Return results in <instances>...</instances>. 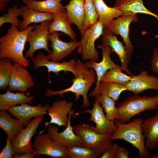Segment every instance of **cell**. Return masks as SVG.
Segmentation results:
<instances>
[{
    "label": "cell",
    "mask_w": 158,
    "mask_h": 158,
    "mask_svg": "<svg viewBox=\"0 0 158 158\" xmlns=\"http://www.w3.org/2000/svg\"><path fill=\"white\" fill-rule=\"evenodd\" d=\"M102 35V43L110 47L112 52H114L118 56L121 62L122 70L128 74L133 76L128 68L132 59V53L128 50L122 42L118 40L115 35L107 28H104Z\"/></svg>",
    "instance_id": "obj_11"
},
{
    "label": "cell",
    "mask_w": 158,
    "mask_h": 158,
    "mask_svg": "<svg viewBox=\"0 0 158 158\" xmlns=\"http://www.w3.org/2000/svg\"><path fill=\"white\" fill-rule=\"evenodd\" d=\"M73 106L72 102H68L66 100L54 101L47 110V114L51 118L50 121L45 123V127L39 134H42L45 128L51 123L57 125L59 127H66L69 120L68 114L73 111L72 110Z\"/></svg>",
    "instance_id": "obj_16"
},
{
    "label": "cell",
    "mask_w": 158,
    "mask_h": 158,
    "mask_svg": "<svg viewBox=\"0 0 158 158\" xmlns=\"http://www.w3.org/2000/svg\"><path fill=\"white\" fill-rule=\"evenodd\" d=\"M142 133L145 138L147 149H154L158 146V113L145 119L142 125Z\"/></svg>",
    "instance_id": "obj_22"
},
{
    "label": "cell",
    "mask_w": 158,
    "mask_h": 158,
    "mask_svg": "<svg viewBox=\"0 0 158 158\" xmlns=\"http://www.w3.org/2000/svg\"><path fill=\"white\" fill-rule=\"evenodd\" d=\"M73 127L74 133L83 140L84 146L93 150L99 157L112 144L111 135L99 133L94 126L82 123L75 125Z\"/></svg>",
    "instance_id": "obj_5"
},
{
    "label": "cell",
    "mask_w": 158,
    "mask_h": 158,
    "mask_svg": "<svg viewBox=\"0 0 158 158\" xmlns=\"http://www.w3.org/2000/svg\"><path fill=\"white\" fill-rule=\"evenodd\" d=\"M85 2V0H70L65 6L68 21L71 24H74L77 26L81 37L85 32L83 28Z\"/></svg>",
    "instance_id": "obj_21"
},
{
    "label": "cell",
    "mask_w": 158,
    "mask_h": 158,
    "mask_svg": "<svg viewBox=\"0 0 158 158\" xmlns=\"http://www.w3.org/2000/svg\"><path fill=\"white\" fill-rule=\"evenodd\" d=\"M121 67L116 68L107 71L104 75L101 81L113 82L126 85L131 79L129 76L122 72Z\"/></svg>",
    "instance_id": "obj_32"
},
{
    "label": "cell",
    "mask_w": 158,
    "mask_h": 158,
    "mask_svg": "<svg viewBox=\"0 0 158 158\" xmlns=\"http://www.w3.org/2000/svg\"><path fill=\"white\" fill-rule=\"evenodd\" d=\"M97 47L102 49V58L99 62L96 61L90 60L88 62L84 63L85 65L89 68H92L95 70L97 75L96 85L93 90L88 95V96L94 97L95 99L97 97L98 87L99 83L102 76L108 70L116 68L121 67L111 60L110 55L112 51L109 46L102 43L99 44Z\"/></svg>",
    "instance_id": "obj_10"
},
{
    "label": "cell",
    "mask_w": 158,
    "mask_h": 158,
    "mask_svg": "<svg viewBox=\"0 0 158 158\" xmlns=\"http://www.w3.org/2000/svg\"><path fill=\"white\" fill-rule=\"evenodd\" d=\"M75 67L77 75L72 79L73 83L70 87L58 91L46 89L45 96L49 97L54 95H59L61 98H63L64 94L71 92L75 95V101L79 99L80 96H83L82 108L89 106L90 104L88 99L87 93L90 87L96 82V73L94 69L89 68L79 60L76 61Z\"/></svg>",
    "instance_id": "obj_2"
},
{
    "label": "cell",
    "mask_w": 158,
    "mask_h": 158,
    "mask_svg": "<svg viewBox=\"0 0 158 158\" xmlns=\"http://www.w3.org/2000/svg\"><path fill=\"white\" fill-rule=\"evenodd\" d=\"M143 121L137 118L126 124L115 119L114 123L117 128L111 134V138L112 140L121 139L131 144L138 150V157L148 158L150 152L145 147V138L142 131Z\"/></svg>",
    "instance_id": "obj_3"
},
{
    "label": "cell",
    "mask_w": 158,
    "mask_h": 158,
    "mask_svg": "<svg viewBox=\"0 0 158 158\" xmlns=\"http://www.w3.org/2000/svg\"><path fill=\"white\" fill-rule=\"evenodd\" d=\"M0 127L6 133L11 141L24 127L19 120L13 119L6 110H0Z\"/></svg>",
    "instance_id": "obj_27"
},
{
    "label": "cell",
    "mask_w": 158,
    "mask_h": 158,
    "mask_svg": "<svg viewBox=\"0 0 158 158\" xmlns=\"http://www.w3.org/2000/svg\"><path fill=\"white\" fill-rule=\"evenodd\" d=\"M35 156V152L27 153L23 154H14L13 155L14 158H33Z\"/></svg>",
    "instance_id": "obj_41"
},
{
    "label": "cell",
    "mask_w": 158,
    "mask_h": 158,
    "mask_svg": "<svg viewBox=\"0 0 158 158\" xmlns=\"http://www.w3.org/2000/svg\"><path fill=\"white\" fill-rule=\"evenodd\" d=\"M68 158H95L97 153L91 148L81 146L68 147Z\"/></svg>",
    "instance_id": "obj_35"
},
{
    "label": "cell",
    "mask_w": 158,
    "mask_h": 158,
    "mask_svg": "<svg viewBox=\"0 0 158 158\" xmlns=\"http://www.w3.org/2000/svg\"><path fill=\"white\" fill-rule=\"evenodd\" d=\"M52 21L44 20L40 22L39 25H33L34 30L31 31L27 37V42H28L29 47L25 54L26 59L29 57L33 59L34 52L38 49H44L49 53L51 52L48 47V41L49 27Z\"/></svg>",
    "instance_id": "obj_8"
},
{
    "label": "cell",
    "mask_w": 158,
    "mask_h": 158,
    "mask_svg": "<svg viewBox=\"0 0 158 158\" xmlns=\"http://www.w3.org/2000/svg\"><path fill=\"white\" fill-rule=\"evenodd\" d=\"M20 16L23 20L20 21L19 28L20 31L24 30L31 23H39L44 20L51 21L53 20V14L41 12L28 8L23 5L20 7Z\"/></svg>",
    "instance_id": "obj_23"
},
{
    "label": "cell",
    "mask_w": 158,
    "mask_h": 158,
    "mask_svg": "<svg viewBox=\"0 0 158 158\" xmlns=\"http://www.w3.org/2000/svg\"><path fill=\"white\" fill-rule=\"evenodd\" d=\"M14 154L11 141L6 138V144L0 154V158H13Z\"/></svg>",
    "instance_id": "obj_37"
},
{
    "label": "cell",
    "mask_w": 158,
    "mask_h": 158,
    "mask_svg": "<svg viewBox=\"0 0 158 158\" xmlns=\"http://www.w3.org/2000/svg\"><path fill=\"white\" fill-rule=\"evenodd\" d=\"M138 20L136 14L123 15L114 19L104 28H107L114 35H121L128 50L132 53L134 48L130 39L129 27L131 22H136Z\"/></svg>",
    "instance_id": "obj_13"
},
{
    "label": "cell",
    "mask_w": 158,
    "mask_h": 158,
    "mask_svg": "<svg viewBox=\"0 0 158 158\" xmlns=\"http://www.w3.org/2000/svg\"><path fill=\"white\" fill-rule=\"evenodd\" d=\"M104 28L103 24L98 20L85 31L77 51V53L81 55L83 60L96 61L98 59L99 54L95 48V42L102 35Z\"/></svg>",
    "instance_id": "obj_7"
},
{
    "label": "cell",
    "mask_w": 158,
    "mask_h": 158,
    "mask_svg": "<svg viewBox=\"0 0 158 158\" xmlns=\"http://www.w3.org/2000/svg\"><path fill=\"white\" fill-rule=\"evenodd\" d=\"M71 115L74 117L76 116L74 111L69 113L67 126L63 132L59 133L58 127L50 124L49 125L47 132L54 141L63 144L68 147L72 146L84 147L83 140L80 137L74 133L73 127L71 125Z\"/></svg>",
    "instance_id": "obj_18"
},
{
    "label": "cell",
    "mask_w": 158,
    "mask_h": 158,
    "mask_svg": "<svg viewBox=\"0 0 158 158\" xmlns=\"http://www.w3.org/2000/svg\"><path fill=\"white\" fill-rule=\"evenodd\" d=\"M32 61L34 65V69L46 66L49 73L52 72L56 75H59L60 72L62 71L64 73L70 72L74 77L77 75L76 61L74 59H70L68 61H63L61 63L55 62L49 60L47 56L40 52L35 58L32 59Z\"/></svg>",
    "instance_id": "obj_19"
},
{
    "label": "cell",
    "mask_w": 158,
    "mask_h": 158,
    "mask_svg": "<svg viewBox=\"0 0 158 158\" xmlns=\"http://www.w3.org/2000/svg\"><path fill=\"white\" fill-rule=\"evenodd\" d=\"M129 153L127 149L124 147L118 146L114 158H127L128 157Z\"/></svg>",
    "instance_id": "obj_40"
},
{
    "label": "cell",
    "mask_w": 158,
    "mask_h": 158,
    "mask_svg": "<svg viewBox=\"0 0 158 158\" xmlns=\"http://www.w3.org/2000/svg\"><path fill=\"white\" fill-rule=\"evenodd\" d=\"M150 158H158V154L150 156Z\"/></svg>",
    "instance_id": "obj_43"
},
{
    "label": "cell",
    "mask_w": 158,
    "mask_h": 158,
    "mask_svg": "<svg viewBox=\"0 0 158 158\" xmlns=\"http://www.w3.org/2000/svg\"><path fill=\"white\" fill-rule=\"evenodd\" d=\"M98 16V20L102 23L104 27L111 23L115 18L124 15L120 9L107 6L103 0H92Z\"/></svg>",
    "instance_id": "obj_26"
},
{
    "label": "cell",
    "mask_w": 158,
    "mask_h": 158,
    "mask_svg": "<svg viewBox=\"0 0 158 158\" xmlns=\"http://www.w3.org/2000/svg\"><path fill=\"white\" fill-rule=\"evenodd\" d=\"M125 90H127L125 85L113 82L101 81L99 86L97 97L100 94H104L116 102L118 100L121 93Z\"/></svg>",
    "instance_id": "obj_30"
},
{
    "label": "cell",
    "mask_w": 158,
    "mask_h": 158,
    "mask_svg": "<svg viewBox=\"0 0 158 158\" xmlns=\"http://www.w3.org/2000/svg\"><path fill=\"white\" fill-rule=\"evenodd\" d=\"M114 7L120 9L124 15L144 13L154 16L158 20V14L152 12L146 8L143 0H117Z\"/></svg>",
    "instance_id": "obj_25"
},
{
    "label": "cell",
    "mask_w": 158,
    "mask_h": 158,
    "mask_svg": "<svg viewBox=\"0 0 158 158\" xmlns=\"http://www.w3.org/2000/svg\"><path fill=\"white\" fill-rule=\"evenodd\" d=\"M51 106L47 104L43 106L42 104H39L36 106H31L24 103L13 106L8 111L10 115L18 118L25 127L30 122L32 118L47 114Z\"/></svg>",
    "instance_id": "obj_17"
},
{
    "label": "cell",
    "mask_w": 158,
    "mask_h": 158,
    "mask_svg": "<svg viewBox=\"0 0 158 158\" xmlns=\"http://www.w3.org/2000/svg\"><path fill=\"white\" fill-rule=\"evenodd\" d=\"M151 62V70L154 73L158 74V49L156 47L153 48Z\"/></svg>",
    "instance_id": "obj_39"
},
{
    "label": "cell",
    "mask_w": 158,
    "mask_h": 158,
    "mask_svg": "<svg viewBox=\"0 0 158 158\" xmlns=\"http://www.w3.org/2000/svg\"><path fill=\"white\" fill-rule=\"evenodd\" d=\"M33 147L36 157L44 154L52 158H68V147L54 141L48 132L36 136Z\"/></svg>",
    "instance_id": "obj_6"
},
{
    "label": "cell",
    "mask_w": 158,
    "mask_h": 158,
    "mask_svg": "<svg viewBox=\"0 0 158 158\" xmlns=\"http://www.w3.org/2000/svg\"><path fill=\"white\" fill-rule=\"evenodd\" d=\"M84 113H89L90 117V121L94 122L95 124V130L99 133L105 135H111L117 129L114 121L109 120L104 114L102 107L95 100L92 108L87 109L84 111L75 114L76 116Z\"/></svg>",
    "instance_id": "obj_14"
},
{
    "label": "cell",
    "mask_w": 158,
    "mask_h": 158,
    "mask_svg": "<svg viewBox=\"0 0 158 158\" xmlns=\"http://www.w3.org/2000/svg\"><path fill=\"white\" fill-rule=\"evenodd\" d=\"M95 100L101 105L106 113L107 118L110 121H114L118 115V109L115 105L116 101L104 94L100 95Z\"/></svg>",
    "instance_id": "obj_31"
},
{
    "label": "cell",
    "mask_w": 158,
    "mask_h": 158,
    "mask_svg": "<svg viewBox=\"0 0 158 158\" xmlns=\"http://www.w3.org/2000/svg\"><path fill=\"white\" fill-rule=\"evenodd\" d=\"M98 21V16L92 0H85L83 28L85 31Z\"/></svg>",
    "instance_id": "obj_33"
},
{
    "label": "cell",
    "mask_w": 158,
    "mask_h": 158,
    "mask_svg": "<svg viewBox=\"0 0 158 158\" xmlns=\"http://www.w3.org/2000/svg\"><path fill=\"white\" fill-rule=\"evenodd\" d=\"M28 8L38 11L53 14L65 10L60 2L56 0H23Z\"/></svg>",
    "instance_id": "obj_29"
},
{
    "label": "cell",
    "mask_w": 158,
    "mask_h": 158,
    "mask_svg": "<svg viewBox=\"0 0 158 158\" xmlns=\"http://www.w3.org/2000/svg\"><path fill=\"white\" fill-rule=\"evenodd\" d=\"M118 145V144H112L102 153L100 158H114L116 152Z\"/></svg>",
    "instance_id": "obj_38"
},
{
    "label": "cell",
    "mask_w": 158,
    "mask_h": 158,
    "mask_svg": "<svg viewBox=\"0 0 158 158\" xmlns=\"http://www.w3.org/2000/svg\"><path fill=\"white\" fill-rule=\"evenodd\" d=\"M53 14V20L49 27V34L54 32L60 31L69 36L72 40L76 41V34L71 26V23L67 18L66 10Z\"/></svg>",
    "instance_id": "obj_24"
},
{
    "label": "cell",
    "mask_w": 158,
    "mask_h": 158,
    "mask_svg": "<svg viewBox=\"0 0 158 158\" xmlns=\"http://www.w3.org/2000/svg\"><path fill=\"white\" fill-rule=\"evenodd\" d=\"M117 108L118 115L116 119L125 123L142 112L158 109V94L149 96L135 94L121 102Z\"/></svg>",
    "instance_id": "obj_4"
},
{
    "label": "cell",
    "mask_w": 158,
    "mask_h": 158,
    "mask_svg": "<svg viewBox=\"0 0 158 158\" xmlns=\"http://www.w3.org/2000/svg\"><path fill=\"white\" fill-rule=\"evenodd\" d=\"M11 0H0V11L1 13H2L5 10L6 3Z\"/></svg>",
    "instance_id": "obj_42"
},
{
    "label": "cell",
    "mask_w": 158,
    "mask_h": 158,
    "mask_svg": "<svg viewBox=\"0 0 158 158\" xmlns=\"http://www.w3.org/2000/svg\"><path fill=\"white\" fill-rule=\"evenodd\" d=\"M56 1H59V2H60L61 1V0H56Z\"/></svg>",
    "instance_id": "obj_44"
},
{
    "label": "cell",
    "mask_w": 158,
    "mask_h": 158,
    "mask_svg": "<svg viewBox=\"0 0 158 158\" xmlns=\"http://www.w3.org/2000/svg\"><path fill=\"white\" fill-rule=\"evenodd\" d=\"M49 40H50V47L52 51L47 56L49 60L58 62L66 57L70 55L76 48L80 45V41L71 40L69 42L62 41L59 37L58 32H53L49 35Z\"/></svg>",
    "instance_id": "obj_12"
},
{
    "label": "cell",
    "mask_w": 158,
    "mask_h": 158,
    "mask_svg": "<svg viewBox=\"0 0 158 158\" xmlns=\"http://www.w3.org/2000/svg\"><path fill=\"white\" fill-rule=\"evenodd\" d=\"M44 117L41 115L34 118L11 141L14 154H23L33 153L34 150L31 139L36 132L37 128Z\"/></svg>",
    "instance_id": "obj_9"
},
{
    "label": "cell",
    "mask_w": 158,
    "mask_h": 158,
    "mask_svg": "<svg viewBox=\"0 0 158 158\" xmlns=\"http://www.w3.org/2000/svg\"><path fill=\"white\" fill-rule=\"evenodd\" d=\"M11 60L4 58L0 60V89H6L8 86L13 65Z\"/></svg>",
    "instance_id": "obj_34"
},
{
    "label": "cell",
    "mask_w": 158,
    "mask_h": 158,
    "mask_svg": "<svg viewBox=\"0 0 158 158\" xmlns=\"http://www.w3.org/2000/svg\"><path fill=\"white\" fill-rule=\"evenodd\" d=\"M34 29L31 25L20 31L19 28L11 25L6 34L0 38V59L8 58L25 67H29V60L24 56L23 51L27 35Z\"/></svg>",
    "instance_id": "obj_1"
},
{
    "label": "cell",
    "mask_w": 158,
    "mask_h": 158,
    "mask_svg": "<svg viewBox=\"0 0 158 158\" xmlns=\"http://www.w3.org/2000/svg\"><path fill=\"white\" fill-rule=\"evenodd\" d=\"M125 86L127 90L135 95L148 89L158 90V77L149 75L147 71L143 70L137 75L132 76L131 79Z\"/></svg>",
    "instance_id": "obj_20"
},
{
    "label": "cell",
    "mask_w": 158,
    "mask_h": 158,
    "mask_svg": "<svg viewBox=\"0 0 158 158\" xmlns=\"http://www.w3.org/2000/svg\"><path fill=\"white\" fill-rule=\"evenodd\" d=\"M18 6L15 5L13 7L7 8V13L4 14L0 17V27L4 23H10L18 28L20 27V22L18 19V16L20 15L21 11L20 8H17Z\"/></svg>",
    "instance_id": "obj_36"
},
{
    "label": "cell",
    "mask_w": 158,
    "mask_h": 158,
    "mask_svg": "<svg viewBox=\"0 0 158 158\" xmlns=\"http://www.w3.org/2000/svg\"><path fill=\"white\" fill-rule=\"evenodd\" d=\"M24 67L17 63L13 65L8 85L9 91L17 90L24 93L28 89L34 86L32 77Z\"/></svg>",
    "instance_id": "obj_15"
},
{
    "label": "cell",
    "mask_w": 158,
    "mask_h": 158,
    "mask_svg": "<svg viewBox=\"0 0 158 158\" xmlns=\"http://www.w3.org/2000/svg\"><path fill=\"white\" fill-rule=\"evenodd\" d=\"M33 96H28L24 93H14L8 89L6 93L0 95V110L8 111L17 104L32 102Z\"/></svg>",
    "instance_id": "obj_28"
}]
</instances>
